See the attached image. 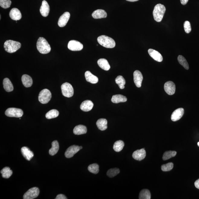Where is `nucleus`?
I'll return each instance as SVG.
<instances>
[{
  "label": "nucleus",
  "instance_id": "10",
  "mask_svg": "<svg viewBox=\"0 0 199 199\" xmlns=\"http://www.w3.org/2000/svg\"><path fill=\"white\" fill-rule=\"evenodd\" d=\"M80 150V146L75 145H72L66 150L65 153V156L67 158H71Z\"/></svg>",
  "mask_w": 199,
  "mask_h": 199
},
{
  "label": "nucleus",
  "instance_id": "17",
  "mask_svg": "<svg viewBox=\"0 0 199 199\" xmlns=\"http://www.w3.org/2000/svg\"><path fill=\"white\" fill-rule=\"evenodd\" d=\"M9 16L11 19L16 21L21 20L22 17L21 11L16 8H13L11 9L10 12Z\"/></svg>",
  "mask_w": 199,
  "mask_h": 199
},
{
  "label": "nucleus",
  "instance_id": "18",
  "mask_svg": "<svg viewBox=\"0 0 199 199\" xmlns=\"http://www.w3.org/2000/svg\"><path fill=\"white\" fill-rule=\"evenodd\" d=\"M50 6L46 1H43L40 9V12L42 16L46 17L49 14L50 12Z\"/></svg>",
  "mask_w": 199,
  "mask_h": 199
},
{
  "label": "nucleus",
  "instance_id": "6",
  "mask_svg": "<svg viewBox=\"0 0 199 199\" xmlns=\"http://www.w3.org/2000/svg\"><path fill=\"white\" fill-rule=\"evenodd\" d=\"M62 93L63 96L67 98H71L74 94V90L72 86L70 83L66 82L62 85Z\"/></svg>",
  "mask_w": 199,
  "mask_h": 199
},
{
  "label": "nucleus",
  "instance_id": "7",
  "mask_svg": "<svg viewBox=\"0 0 199 199\" xmlns=\"http://www.w3.org/2000/svg\"><path fill=\"white\" fill-rule=\"evenodd\" d=\"M5 114L7 116L16 118L21 117L23 114L22 110L15 108H8L5 112Z\"/></svg>",
  "mask_w": 199,
  "mask_h": 199
},
{
  "label": "nucleus",
  "instance_id": "22",
  "mask_svg": "<svg viewBox=\"0 0 199 199\" xmlns=\"http://www.w3.org/2000/svg\"><path fill=\"white\" fill-rule=\"evenodd\" d=\"M85 77L86 81L92 84H96L98 82V79L97 76H95L89 71L85 73Z\"/></svg>",
  "mask_w": 199,
  "mask_h": 199
},
{
  "label": "nucleus",
  "instance_id": "11",
  "mask_svg": "<svg viewBox=\"0 0 199 199\" xmlns=\"http://www.w3.org/2000/svg\"><path fill=\"white\" fill-rule=\"evenodd\" d=\"M164 89L168 95H172L175 93V85L172 81H168L164 85Z\"/></svg>",
  "mask_w": 199,
  "mask_h": 199
},
{
  "label": "nucleus",
  "instance_id": "16",
  "mask_svg": "<svg viewBox=\"0 0 199 199\" xmlns=\"http://www.w3.org/2000/svg\"><path fill=\"white\" fill-rule=\"evenodd\" d=\"M148 52L150 56L155 61L159 62H161L163 61V58L162 55L156 50L149 49L148 50Z\"/></svg>",
  "mask_w": 199,
  "mask_h": 199
},
{
  "label": "nucleus",
  "instance_id": "33",
  "mask_svg": "<svg viewBox=\"0 0 199 199\" xmlns=\"http://www.w3.org/2000/svg\"><path fill=\"white\" fill-rule=\"evenodd\" d=\"M59 114V112L56 110L53 109L48 111L46 115V118L48 119H51L57 117Z\"/></svg>",
  "mask_w": 199,
  "mask_h": 199
},
{
  "label": "nucleus",
  "instance_id": "28",
  "mask_svg": "<svg viewBox=\"0 0 199 199\" xmlns=\"http://www.w3.org/2000/svg\"><path fill=\"white\" fill-rule=\"evenodd\" d=\"M98 63L100 67L105 71H108L110 69V66L107 60L101 58L98 60Z\"/></svg>",
  "mask_w": 199,
  "mask_h": 199
},
{
  "label": "nucleus",
  "instance_id": "27",
  "mask_svg": "<svg viewBox=\"0 0 199 199\" xmlns=\"http://www.w3.org/2000/svg\"><path fill=\"white\" fill-rule=\"evenodd\" d=\"M3 88L7 92L12 91L14 89L12 83L8 78L4 79L3 81Z\"/></svg>",
  "mask_w": 199,
  "mask_h": 199
},
{
  "label": "nucleus",
  "instance_id": "15",
  "mask_svg": "<svg viewBox=\"0 0 199 199\" xmlns=\"http://www.w3.org/2000/svg\"><path fill=\"white\" fill-rule=\"evenodd\" d=\"M184 112L183 108H178L174 111L171 116V119L172 121H176L180 119L183 117Z\"/></svg>",
  "mask_w": 199,
  "mask_h": 199
},
{
  "label": "nucleus",
  "instance_id": "2",
  "mask_svg": "<svg viewBox=\"0 0 199 199\" xmlns=\"http://www.w3.org/2000/svg\"><path fill=\"white\" fill-rule=\"evenodd\" d=\"M165 10V7L161 4L156 5L154 8L153 14L154 19L157 22H160L162 21Z\"/></svg>",
  "mask_w": 199,
  "mask_h": 199
},
{
  "label": "nucleus",
  "instance_id": "38",
  "mask_svg": "<svg viewBox=\"0 0 199 199\" xmlns=\"http://www.w3.org/2000/svg\"><path fill=\"white\" fill-rule=\"evenodd\" d=\"M176 154V152L175 151H168L165 152L163 155V159L164 160L169 159L175 157Z\"/></svg>",
  "mask_w": 199,
  "mask_h": 199
},
{
  "label": "nucleus",
  "instance_id": "20",
  "mask_svg": "<svg viewBox=\"0 0 199 199\" xmlns=\"http://www.w3.org/2000/svg\"><path fill=\"white\" fill-rule=\"evenodd\" d=\"M21 152L24 158L28 161H30L34 156L33 152L26 147H23L21 149Z\"/></svg>",
  "mask_w": 199,
  "mask_h": 199
},
{
  "label": "nucleus",
  "instance_id": "21",
  "mask_svg": "<svg viewBox=\"0 0 199 199\" xmlns=\"http://www.w3.org/2000/svg\"><path fill=\"white\" fill-rule=\"evenodd\" d=\"M92 16L95 19H100L106 18L107 14L104 10L98 9L96 10L92 14Z\"/></svg>",
  "mask_w": 199,
  "mask_h": 199
},
{
  "label": "nucleus",
  "instance_id": "45",
  "mask_svg": "<svg viewBox=\"0 0 199 199\" xmlns=\"http://www.w3.org/2000/svg\"><path fill=\"white\" fill-rule=\"evenodd\" d=\"M127 1L131 2H134L138 1L139 0H126Z\"/></svg>",
  "mask_w": 199,
  "mask_h": 199
},
{
  "label": "nucleus",
  "instance_id": "3",
  "mask_svg": "<svg viewBox=\"0 0 199 199\" xmlns=\"http://www.w3.org/2000/svg\"><path fill=\"white\" fill-rule=\"evenodd\" d=\"M98 41L100 45L105 48H114L115 46V43L114 40L105 35L98 37Z\"/></svg>",
  "mask_w": 199,
  "mask_h": 199
},
{
  "label": "nucleus",
  "instance_id": "39",
  "mask_svg": "<svg viewBox=\"0 0 199 199\" xmlns=\"http://www.w3.org/2000/svg\"><path fill=\"white\" fill-rule=\"evenodd\" d=\"M11 0H0V6L4 9H7L11 6Z\"/></svg>",
  "mask_w": 199,
  "mask_h": 199
},
{
  "label": "nucleus",
  "instance_id": "14",
  "mask_svg": "<svg viewBox=\"0 0 199 199\" xmlns=\"http://www.w3.org/2000/svg\"><path fill=\"white\" fill-rule=\"evenodd\" d=\"M146 156V151L144 149H142L140 150H137L133 152V157L135 160L141 161L145 158Z\"/></svg>",
  "mask_w": 199,
  "mask_h": 199
},
{
  "label": "nucleus",
  "instance_id": "25",
  "mask_svg": "<svg viewBox=\"0 0 199 199\" xmlns=\"http://www.w3.org/2000/svg\"><path fill=\"white\" fill-rule=\"evenodd\" d=\"M96 125L100 130L104 131L108 128V121L106 119H100L97 121Z\"/></svg>",
  "mask_w": 199,
  "mask_h": 199
},
{
  "label": "nucleus",
  "instance_id": "36",
  "mask_svg": "<svg viewBox=\"0 0 199 199\" xmlns=\"http://www.w3.org/2000/svg\"><path fill=\"white\" fill-rule=\"evenodd\" d=\"M99 165L95 163L90 165L88 167V170L91 173L97 174L99 171Z\"/></svg>",
  "mask_w": 199,
  "mask_h": 199
},
{
  "label": "nucleus",
  "instance_id": "30",
  "mask_svg": "<svg viewBox=\"0 0 199 199\" xmlns=\"http://www.w3.org/2000/svg\"><path fill=\"white\" fill-rule=\"evenodd\" d=\"M1 173L3 178H8L12 175L13 172L9 167H5L1 170Z\"/></svg>",
  "mask_w": 199,
  "mask_h": 199
},
{
  "label": "nucleus",
  "instance_id": "42",
  "mask_svg": "<svg viewBox=\"0 0 199 199\" xmlns=\"http://www.w3.org/2000/svg\"><path fill=\"white\" fill-rule=\"evenodd\" d=\"M56 199H67V198H66V196H65L64 195L62 194H60L58 195H57Z\"/></svg>",
  "mask_w": 199,
  "mask_h": 199
},
{
  "label": "nucleus",
  "instance_id": "41",
  "mask_svg": "<svg viewBox=\"0 0 199 199\" xmlns=\"http://www.w3.org/2000/svg\"><path fill=\"white\" fill-rule=\"evenodd\" d=\"M184 29L185 32L188 34L191 30V26L189 21H185L184 24Z\"/></svg>",
  "mask_w": 199,
  "mask_h": 199
},
{
  "label": "nucleus",
  "instance_id": "23",
  "mask_svg": "<svg viewBox=\"0 0 199 199\" xmlns=\"http://www.w3.org/2000/svg\"><path fill=\"white\" fill-rule=\"evenodd\" d=\"M87 129L84 125H80L75 127L73 129V133L75 135H81L86 133Z\"/></svg>",
  "mask_w": 199,
  "mask_h": 199
},
{
  "label": "nucleus",
  "instance_id": "26",
  "mask_svg": "<svg viewBox=\"0 0 199 199\" xmlns=\"http://www.w3.org/2000/svg\"><path fill=\"white\" fill-rule=\"evenodd\" d=\"M127 100V99L126 97L121 95H114L111 98V101L114 103L125 102Z\"/></svg>",
  "mask_w": 199,
  "mask_h": 199
},
{
  "label": "nucleus",
  "instance_id": "29",
  "mask_svg": "<svg viewBox=\"0 0 199 199\" xmlns=\"http://www.w3.org/2000/svg\"><path fill=\"white\" fill-rule=\"evenodd\" d=\"M59 149V145L58 142L54 140L52 143V148L49 150V153L50 155L54 156L58 152Z\"/></svg>",
  "mask_w": 199,
  "mask_h": 199
},
{
  "label": "nucleus",
  "instance_id": "5",
  "mask_svg": "<svg viewBox=\"0 0 199 199\" xmlns=\"http://www.w3.org/2000/svg\"><path fill=\"white\" fill-rule=\"evenodd\" d=\"M52 95L49 90L44 89L40 93L38 96V100L43 104H45L49 102L51 99Z\"/></svg>",
  "mask_w": 199,
  "mask_h": 199
},
{
  "label": "nucleus",
  "instance_id": "37",
  "mask_svg": "<svg viewBox=\"0 0 199 199\" xmlns=\"http://www.w3.org/2000/svg\"><path fill=\"white\" fill-rule=\"evenodd\" d=\"M120 170L118 168H114L110 169L107 172V175L108 176L112 178L114 177L120 173Z\"/></svg>",
  "mask_w": 199,
  "mask_h": 199
},
{
  "label": "nucleus",
  "instance_id": "4",
  "mask_svg": "<svg viewBox=\"0 0 199 199\" xmlns=\"http://www.w3.org/2000/svg\"><path fill=\"white\" fill-rule=\"evenodd\" d=\"M21 44L19 42L8 40L4 43L5 50L8 53H13L15 52L21 48Z\"/></svg>",
  "mask_w": 199,
  "mask_h": 199
},
{
  "label": "nucleus",
  "instance_id": "43",
  "mask_svg": "<svg viewBox=\"0 0 199 199\" xmlns=\"http://www.w3.org/2000/svg\"><path fill=\"white\" fill-rule=\"evenodd\" d=\"M195 186L197 188L199 189V179L196 181L194 183Z\"/></svg>",
  "mask_w": 199,
  "mask_h": 199
},
{
  "label": "nucleus",
  "instance_id": "24",
  "mask_svg": "<svg viewBox=\"0 0 199 199\" xmlns=\"http://www.w3.org/2000/svg\"><path fill=\"white\" fill-rule=\"evenodd\" d=\"M21 81L24 86L26 88H29L33 84V80L30 76L27 75H23Z\"/></svg>",
  "mask_w": 199,
  "mask_h": 199
},
{
  "label": "nucleus",
  "instance_id": "19",
  "mask_svg": "<svg viewBox=\"0 0 199 199\" xmlns=\"http://www.w3.org/2000/svg\"><path fill=\"white\" fill-rule=\"evenodd\" d=\"M93 106L92 102L89 100H86L82 103L80 108L83 111L88 112L92 109Z\"/></svg>",
  "mask_w": 199,
  "mask_h": 199
},
{
  "label": "nucleus",
  "instance_id": "44",
  "mask_svg": "<svg viewBox=\"0 0 199 199\" xmlns=\"http://www.w3.org/2000/svg\"><path fill=\"white\" fill-rule=\"evenodd\" d=\"M188 0H180L181 3L183 5H185L187 4Z\"/></svg>",
  "mask_w": 199,
  "mask_h": 199
},
{
  "label": "nucleus",
  "instance_id": "12",
  "mask_svg": "<svg viewBox=\"0 0 199 199\" xmlns=\"http://www.w3.org/2000/svg\"><path fill=\"white\" fill-rule=\"evenodd\" d=\"M143 79V75L140 72L136 70L134 72L133 80L137 87L140 88L141 86Z\"/></svg>",
  "mask_w": 199,
  "mask_h": 199
},
{
  "label": "nucleus",
  "instance_id": "46",
  "mask_svg": "<svg viewBox=\"0 0 199 199\" xmlns=\"http://www.w3.org/2000/svg\"><path fill=\"white\" fill-rule=\"evenodd\" d=\"M197 144H198V146H199V142H198V143H197Z\"/></svg>",
  "mask_w": 199,
  "mask_h": 199
},
{
  "label": "nucleus",
  "instance_id": "31",
  "mask_svg": "<svg viewBox=\"0 0 199 199\" xmlns=\"http://www.w3.org/2000/svg\"><path fill=\"white\" fill-rule=\"evenodd\" d=\"M124 143L122 140H119L115 142L113 145V149L116 152H120L123 149Z\"/></svg>",
  "mask_w": 199,
  "mask_h": 199
},
{
  "label": "nucleus",
  "instance_id": "9",
  "mask_svg": "<svg viewBox=\"0 0 199 199\" xmlns=\"http://www.w3.org/2000/svg\"><path fill=\"white\" fill-rule=\"evenodd\" d=\"M83 45L81 43L77 41L72 40L69 42L68 47L72 51H79L82 50Z\"/></svg>",
  "mask_w": 199,
  "mask_h": 199
},
{
  "label": "nucleus",
  "instance_id": "34",
  "mask_svg": "<svg viewBox=\"0 0 199 199\" xmlns=\"http://www.w3.org/2000/svg\"><path fill=\"white\" fill-rule=\"evenodd\" d=\"M139 198L140 199H150L151 198V194H150L149 191L147 189L142 190L140 192Z\"/></svg>",
  "mask_w": 199,
  "mask_h": 199
},
{
  "label": "nucleus",
  "instance_id": "1",
  "mask_svg": "<svg viewBox=\"0 0 199 199\" xmlns=\"http://www.w3.org/2000/svg\"><path fill=\"white\" fill-rule=\"evenodd\" d=\"M38 51L42 54H47L51 51V48L49 43L45 38L40 37L37 43Z\"/></svg>",
  "mask_w": 199,
  "mask_h": 199
},
{
  "label": "nucleus",
  "instance_id": "13",
  "mask_svg": "<svg viewBox=\"0 0 199 199\" xmlns=\"http://www.w3.org/2000/svg\"><path fill=\"white\" fill-rule=\"evenodd\" d=\"M70 18L69 12H65L60 16L58 21V25L60 27H63L66 26Z\"/></svg>",
  "mask_w": 199,
  "mask_h": 199
},
{
  "label": "nucleus",
  "instance_id": "35",
  "mask_svg": "<svg viewBox=\"0 0 199 199\" xmlns=\"http://www.w3.org/2000/svg\"><path fill=\"white\" fill-rule=\"evenodd\" d=\"M177 59L180 65L183 66L184 68L187 70H188L189 68L188 63L185 58L182 56H179L177 58Z\"/></svg>",
  "mask_w": 199,
  "mask_h": 199
},
{
  "label": "nucleus",
  "instance_id": "40",
  "mask_svg": "<svg viewBox=\"0 0 199 199\" xmlns=\"http://www.w3.org/2000/svg\"><path fill=\"white\" fill-rule=\"evenodd\" d=\"M173 168V164L171 162L162 165L161 169L163 172L170 171Z\"/></svg>",
  "mask_w": 199,
  "mask_h": 199
},
{
  "label": "nucleus",
  "instance_id": "8",
  "mask_svg": "<svg viewBox=\"0 0 199 199\" xmlns=\"http://www.w3.org/2000/svg\"><path fill=\"white\" fill-rule=\"evenodd\" d=\"M40 190L37 187H33L30 189L23 195L24 199H33L37 198L39 195Z\"/></svg>",
  "mask_w": 199,
  "mask_h": 199
},
{
  "label": "nucleus",
  "instance_id": "32",
  "mask_svg": "<svg viewBox=\"0 0 199 199\" xmlns=\"http://www.w3.org/2000/svg\"><path fill=\"white\" fill-rule=\"evenodd\" d=\"M115 82L118 85L120 89H123L125 88L126 81L124 78L122 76H118L115 79Z\"/></svg>",
  "mask_w": 199,
  "mask_h": 199
}]
</instances>
